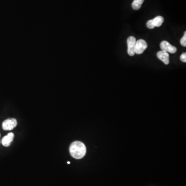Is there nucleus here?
Wrapping results in <instances>:
<instances>
[{
  "instance_id": "obj_1",
  "label": "nucleus",
  "mask_w": 186,
  "mask_h": 186,
  "mask_svg": "<svg viewBox=\"0 0 186 186\" xmlns=\"http://www.w3.org/2000/svg\"><path fill=\"white\" fill-rule=\"evenodd\" d=\"M69 152L72 157L79 159L85 156L87 152V148L85 145L80 141H75L70 145Z\"/></svg>"
},
{
  "instance_id": "obj_2",
  "label": "nucleus",
  "mask_w": 186,
  "mask_h": 186,
  "mask_svg": "<svg viewBox=\"0 0 186 186\" xmlns=\"http://www.w3.org/2000/svg\"><path fill=\"white\" fill-rule=\"evenodd\" d=\"M163 22L164 18L162 16H157L154 19L148 21L146 23V26L149 29H154L155 27H160L161 26Z\"/></svg>"
},
{
  "instance_id": "obj_3",
  "label": "nucleus",
  "mask_w": 186,
  "mask_h": 186,
  "mask_svg": "<svg viewBox=\"0 0 186 186\" xmlns=\"http://www.w3.org/2000/svg\"><path fill=\"white\" fill-rule=\"evenodd\" d=\"M136 38L133 36H130L127 39V45H128V54L130 56H133L135 54V48L136 45Z\"/></svg>"
},
{
  "instance_id": "obj_4",
  "label": "nucleus",
  "mask_w": 186,
  "mask_h": 186,
  "mask_svg": "<svg viewBox=\"0 0 186 186\" xmlns=\"http://www.w3.org/2000/svg\"><path fill=\"white\" fill-rule=\"evenodd\" d=\"M147 48V44L146 42L143 39H139L136 42L135 54H143Z\"/></svg>"
},
{
  "instance_id": "obj_5",
  "label": "nucleus",
  "mask_w": 186,
  "mask_h": 186,
  "mask_svg": "<svg viewBox=\"0 0 186 186\" xmlns=\"http://www.w3.org/2000/svg\"><path fill=\"white\" fill-rule=\"evenodd\" d=\"M17 125V120L14 118H10L3 121L2 127L4 130H12Z\"/></svg>"
},
{
  "instance_id": "obj_6",
  "label": "nucleus",
  "mask_w": 186,
  "mask_h": 186,
  "mask_svg": "<svg viewBox=\"0 0 186 186\" xmlns=\"http://www.w3.org/2000/svg\"><path fill=\"white\" fill-rule=\"evenodd\" d=\"M160 47L162 50L165 51L166 52H169L171 54H175L177 51V48L171 45L167 41H162L160 43Z\"/></svg>"
},
{
  "instance_id": "obj_7",
  "label": "nucleus",
  "mask_w": 186,
  "mask_h": 186,
  "mask_svg": "<svg viewBox=\"0 0 186 186\" xmlns=\"http://www.w3.org/2000/svg\"><path fill=\"white\" fill-rule=\"evenodd\" d=\"M157 55L159 59L162 61L166 65L169 64L170 63L169 54L167 52L163 50L160 51L158 52Z\"/></svg>"
},
{
  "instance_id": "obj_8",
  "label": "nucleus",
  "mask_w": 186,
  "mask_h": 186,
  "mask_svg": "<svg viewBox=\"0 0 186 186\" xmlns=\"http://www.w3.org/2000/svg\"><path fill=\"white\" fill-rule=\"evenodd\" d=\"M14 138V134L13 133H9L7 136H5L2 140V143L3 146H9L10 145V143L13 141Z\"/></svg>"
},
{
  "instance_id": "obj_9",
  "label": "nucleus",
  "mask_w": 186,
  "mask_h": 186,
  "mask_svg": "<svg viewBox=\"0 0 186 186\" xmlns=\"http://www.w3.org/2000/svg\"><path fill=\"white\" fill-rule=\"evenodd\" d=\"M144 0H134L132 3V7L134 10H138L141 7Z\"/></svg>"
},
{
  "instance_id": "obj_10",
  "label": "nucleus",
  "mask_w": 186,
  "mask_h": 186,
  "mask_svg": "<svg viewBox=\"0 0 186 186\" xmlns=\"http://www.w3.org/2000/svg\"><path fill=\"white\" fill-rule=\"evenodd\" d=\"M180 43L182 45V46L186 47V32H185L184 34V36L183 37L181 40H180Z\"/></svg>"
},
{
  "instance_id": "obj_11",
  "label": "nucleus",
  "mask_w": 186,
  "mask_h": 186,
  "mask_svg": "<svg viewBox=\"0 0 186 186\" xmlns=\"http://www.w3.org/2000/svg\"><path fill=\"white\" fill-rule=\"evenodd\" d=\"M180 59L181 61L184 63L186 62V53H183L182 55H180Z\"/></svg>"
},
{
  "instance_id": "obj_12",
  "label": "nucleus",
  "mask_w": 186,
  "mask_h": 186,
  "mask_svg": "<svg viewBox=\"0 0 186 186\" xmlns=\"http://www.w3.org/2000/svg\"><path fill=\"white\" fill-rule=\"evenodd\" d=\"M67 163H68V164H70V162L69 161H68L67 162Z\"/></svg>"
},
{
  "instance_id": "obj_13",
  "label": "nucleus",
  "mask_w": 186,
  "mask_h": 186,
  "mask_svg": "<svg viewBox=\"0 0 186 186\" xmlns=\"http://www.w3.org/2000/svg\"><path fill=\"white\" fill-rule=\"evenodd\" d=\"M0 142H1V141H0Z\"/></svg>"
}]
</instances>
